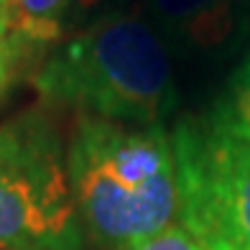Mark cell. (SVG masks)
Instances as JSON below:
<instances>
[{"label":"cell","mask_w":250,"mask_h":250,"mask_svg":"<svg viewBox=\"0 0 250 250\" xmlns=\"http://www.w3.org/2000/svg\"><path fill=\"white\" fill-rule=\"evenodd\" d=\"M66 176L82 230L105 250H135L179 214L174 146L161 125L79 115Z\"/></svg>","instance_id":"6da1fadb"},{"label":"cell","mask_w":250,"mask_h":250,"mask_svg":"<svg viewBox=\"0 0 250 250\" xmlns=\"http://www.w3.org/2000/svg\"><path fill=\"white\" fill-rule=\"evenodd\" d=\"M33 87L51 105L123 125H161L176 105L166 43L138 16L110 13L49 54Z\"/></svg>","instance_id":"7a4b0ae2"},{"label":"cell","mask_w":250,"mask_h":250,"mask_svg":"<svg viewBox=\"0 0 250 250\" xmlns=\"http://www.w3.org/2000/svg\"><path fill=\"white\" fill-rule=\"evenodd\" d=\"M84 230L56 125L23 112L0 125V250H82Z\"/></svg>","instance_id":"3957f363"},{"label":"cell","mask_w":250,"mask_h":250,"mask_svg":"<svg viewBox=\"0 0 250 250\" xmlns=\"http://www.w3.org/2000/svg\"><path fill=\"white\" fill-rule=\"evenodd\" d=\"M179 220L207 250H250V141L214 118H184L171 133Z\"/></svg>","instance_id":"277c9868"},{"label":"cell","mask_w":250,"mask_h":250,"mask_svg":"<svg viewBox=\"0 0 250 250\" xmlns=\"http://www.w3.org/2000/svg\"><path fill=\"white\" fill-rule=\"evenodd\" d=\"M97 0H8V28L41 54L64 39L79 16Z\"/></svg>","instance_id":"5b68a950"},{"label":"cell","mask_w":250,"mask_h":250,"mask_svg":"<svg viewBox=\"0 0 250 250\" xmlns=\"http://www.w3.org/2000/svg\"><path fill=\"white\" fill-rule=\"evenodd\" d=\"M235 0H148L153 21L174 36L214 43L230 26Z\"/></svg>","instance_id":"8992f818"},{"label":"cell","mask_w":250,"mask_h":250,"mask_svg":"<svg viewBox=\"0 0 250 250\" xmlns=\"http://www.w3.org/2000/svg\"><path fill=\"white\" fill-rule=\"evenodd\" d=\"M212 115L250 141V56L235 69L227 95L214 105Z\"/></svg>","instance_id":"52a82bcc"},{"label":"cell","mask_w":250,"mask_h":250,"mask_svg":"<svg viewBox=\"0 0 250 250\" xmlns=\"http://www.w3.org/2000/svg\"><path fill=\"white\" fill-rule=\"evenodd\" d=\"M33 51L26 41H21L10 28L0 31V95L13 84V79L21 74V69L33 59Z\"/></svg>","instance_id":"ba28073f"},{"label":"cell","mask_w":250,"mask_h":250,"mask_svg":"<svg viewBox=\"0 0 250 250\" xmlns=\"http://www.w3.org/2000/svg\"><path fill=\"white\" fill-rule=\"evenodd\" d=\"M135 250H207V248H204L181 222L179 225L174 222L171 227H166L164 232L153 235L151 240H146Z\"/></svg>","instance_id":"9c48e42d"},{"label":"cell","mask_w":250,"mask_h":250,"mask_svg":"<svg viewBox=\"0 0 250 250\" xmlns=\"http://www.w3.org/2000/svg\"><path fill=\"white\" fill-rule=\"evenodd\" d=\"M8 28V0H0V31Z\"/></svg>","instance_id":"30bf717a"}]
</instances>
